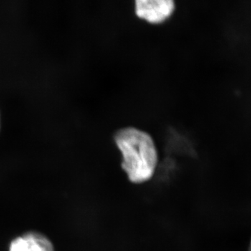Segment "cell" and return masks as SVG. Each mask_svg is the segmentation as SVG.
<instances>
[{
	"mask_svg": "<svg viewBox=\"0 0 251 251\" xmlns=\"http://www.w3.org/2000/svg\"><path fill=\"white\" fill-rule=\"evenodd\" d=\"M114 139L122 153V170L130 182L140 184L150 181L158 165V152L151 135L126 127L117 130Z\"/></svg>",
	"mask_w": 251,
	"mask_h": 251,
	"instance_id": "cell-1",
	"label": "cell"
},
{
	"mask_svg": "<svg viewBox=\"0 0 251 251\" xmlns=\"http://www.w3.org/2000/svg\"><path fill=\"white\" fill-rule=\"evenodd\" d=\"M175 9L173 0H137L135 13L150 23H161L169 17Z\"/></svg>",
	"mask_w": 251,
	"mask_h": 251,
	"instance_id": "cell-2",
	"label": "cell"
},
{
	"mask_svg": "<svg viewBox=\"0 0 251 251\" xmlns=\"http://www.w3.org/2000/svg\"><path fill=\"white\" fill-rule=\"evenodd\" d=\"M9 251H55L52 242L40 232L30 231L15 238Z\"/></svg>",
	"mask_w": 251,
	"mask_h": 251,
	"instance_id": "cell-3",
	"label": "cell"
},
{
	"mask_svg": "<svg viewBox=\"0 0 251 251\" xmlns=\"http://www.w3.org/2000/svg\"><path fill=\"white\" fill-rule=\"evenodd\" d=\"M249 251H251V239L250 242V245H249Z\"/></svg>",
	"mask_w": 251,
	"mask_h": 251,
	"instance_id": "cell-4",
	"label": "cell"
}]
</instances>
